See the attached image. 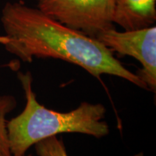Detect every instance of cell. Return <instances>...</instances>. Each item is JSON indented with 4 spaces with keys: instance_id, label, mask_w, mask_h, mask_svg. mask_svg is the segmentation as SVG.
<instances>
[{
    "instance_id": "1",
    "label": "cell",
    "mask_w": 156,
    "mask_h": 156,
    "mask_svg": "<svg viewBox=\"0 0 156 156\" xmlns=\"http://www.w3.org/2000/svg\"><path fill=\"white\" fill-rule=\"evenodd\" d=\"M0 19L5 32L0 36V44L21 61L60 59L77 65L95 78L114 76L147 89L139 76L125 67L98 39L68 27L38 8L7 2Z\"/></svg>"
},
{
    "instance_id": "2",
    "label": "cell",
    "mask_w": 156,
    "mask_h": 156,
    "mask_svg": "<svg viewBox=\"0 0 156 156\" xmlns=\"http://www.w3.org/2000/svg\"><path fill=\"white\" fill-rule=\"evenodd\" d=\"M25 95L24 108L7 121V134L12 156H25L27 151L42 140L62 134H83L102 138L109 134L104 121L107 109L101 103L82 102L69 112H58L40 104L33 89L30 71L17 73Z\"/></svg>"
},
{
    "instance_id": "3",
    "label": "cell",
    "mask_w": 156,
    "mask_h": 156,
    "mask_svg": "<svg viewBox=\"0 0 156 156\" xmlns=\"http://www.w3.org/2000/svg\"><path fill=\"white\" fill-rule=\"evenodd\" d=\"M47 16L90 37L115 28V0H37Z\"/></svg>"
},
{
    "instance_id": "4",
    "label": "cell",
    "mask_w": 156,
    "mask_h": 156,
    "mask_svg": "<svg viewBox=\"0 0 156 156\" xmlns=\"http://www.w3.org/2000/svg\"><path fill=\"white\" fill-rule=\"evenodd\" d=\"M98 39L113 53L128 56L141 64L139 76L147 89L156 91V27L152 25L137 30H124L119 31L109 29L99 34Z\"/></svg>"
},
{
    "instance_id": "5",
    "label": "cell",
    "mask_w": 156,
    "mask_h": 156,
    "mask_svg": "<svg viewBox=\"0 0 156 156\" xmlns=\"http://www.w3.org/2000/svg\"><path fill=\"white\" fill-rule=\"evenodd\" d=\"M156 0H115L114 23L123 30L154 25Z\"/></svg>"
},
{
    "instance_id": "6",
    "label": "cell",
    "mask_w": 156,
    "mask_h": 156,
    "mask_svg": "<svg viewBox=\"0 0 156 156\" xmlns=\"http://www.w3.org/2000/svg\"><path fill=\"white\" fill-rule=\"evenodd\" d=\"M17 107V100L13 95H0V156H12L7 134V115Z\"/></svg>"
},
{
    "instance_id": "7",
    "label": "cell",
    "mask_w": 156,
    "mask_h": 156,
    "mask_svg": "<svg viewBox=\"0 0 156 156\" xmlns=\"http://www.w3.org/2000/svg\"><path fill=\"white\" fill-rule=\"evenodd\" d=\"M34 147L37 156H68L62 140L58 139L56 136L42 140L36 143Z\"/></svg>"
}]
</instances>
